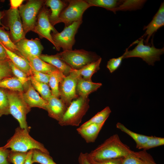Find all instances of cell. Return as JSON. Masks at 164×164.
I'll return each instance as SVG.
<instances>
[{
  "label": "cell",
  "instance_id": "cell-1",
  "mask_svg": "<svg viewBox=\"0 0 164 164\" xmlns=\"http://www.w3.org/2000/svg\"><path fill=\"white\" fill-rule=\"evenodd\" d=\"M132 150L123 143L117 134L111 136L89 153L88 155L96 161L123 158L131 153Z\"/></svg>",
  "mask_w": 164,
  "mask_h": 164
},
{
  "label": "cell",
  "instance_id": "cell-2",
  "mask_svg": "<svg viewBox=\"0 0 164 164\" xmlns=\"http://www.w3.org/2000/svg\"><path fill=\"white\" fill-rule=\"evenodd\" d=\"M30 129L16 128L13 135L7 141L3 147L10 148L12 151L26 152L36 149L50 154L48 150L41 143L36 140L29 134Z\"/></svg>",
  "mask_w": 164,
  "mask_h": 164
},
{
  "label": "cell",
  "instance_id": "cell-3",
  "mask_svg": "<svg viewBox=\"0 0 164 164\" xmlns=\"http://www.w3.org/2000/svg\"><path fill=\"white\" fill-rule=\"evenodd\" d=\"M88 97H79L72 101L58 124L61 126H78L89 109Z\"/></svg>",
  "mask_w": 164,
  "mask_h": 164
},
{
  "label": "cell",
  "instance_id": "cell-4",
  "mask_svg": "<svg viewBox=\"0 0 164 164\" xmlns=\"http://www.w3.org/2000/svg\"><path fill=\"white\" fill-rule=\"evenodd\" d=\"M72 69L79 70L101 57L94 52L83 49L63 51L56 54Z\"/></svg>",
  "mask_w": 164,
  "mask_h": 164
},
{
  "label": "cell",
  "instance_id": "cell-5",
  "mask_svg": "<svg viewBox=\"0 0 164 164\" xmlns=\"http://www.w3.org/2000/svg\"><path fill=\"white\" fill-rule=\"evenodd\" d=\"M7 91L10 114L17 120L21 128L30 129L26 119V115L31 108L24 101L23 92L9 90Z\"/></svg>",
  "mask_w": 164,
  "mask_h": 164
},
{
  "label": "cell",
  "instance_id": "cell-6",
  "mask_svg": "<svg viewBox=\"0 0 164 164\" xmlns=\"http://www.w3.org/2000/svg\"><path fill=\"white\" fill-rule=\"evenodd\" d=\"M140 40H136L134 44H137V46L132 50H128L126 49L123 54V59L132 57H138L142 58L149 65L153 66L154 63L160 60V56L164 52V47L161 49L156 48L154 46L152 40L151 46L144 45V39L140 38Z\"/></svg>",
  "mask_w": 164,
  "mask_h": 164
},
{
  "label": "cell",
  "instance_id": "cell-7",
  "mask_svg": "<svg viewBox=\"0 0 164 164\" xmlns=\"http://www.w3.org/2000/svg\"><path fill=\"white\" fill-rule=\"evenodd\" d=\"M45 1L30 0L22 4L18 9L25 35L34 29L36 25L37 15Z\"/></svg>",
  "mask_w": 164,
  "mask_h": 164
},
{
  "label": "cell",
  "instance_id": "cell-8",
  "mask_svg": "<svg viewBox=\"0 0 164 164\" xmlns=\"http://www.w3.org/2000/svg\"><path fill=\"white\" fill-rule=\"evenodd\" d=\"M67 6L61 12L58 23L63 22L67 27L73 22L82 19L84 13L91 5L84 0H67Z\"/></svg>",
  "mask_w": 164,
  "mask_h": 164
},
{
  "label": "cell",
  "instance_id": "cell-9",
  "mask_svg": "<svg viewBox=\"0 0 164 164\" xmlns=\"http://www.w3.org/2000/svg\"><path fill=\"white\" fill-rule=\"evenodd\" d=\"M82 22V19L74 22L69 26L65 27L61 32L51 33L57 50L59 51L60 48L63 51L72 50L75 42V35Z\"/></svg>",
  "mask_w": 164,
  "mask_h": 164
},
{
  "label": "cell",
  "instance_id": "cell-10",
  "mask_svg": "<svg viewBox=\"0 0 164 164\" xmlns=\"http://www.w3.org/2000/svg\"><path fill=\"white\" fill-rule=\"evenodd\" d=\"M79 76L76 70L72 69L68 75L64 77L60 83V97L68 107L73 100L79 97L76 87Z\"/></svg>",
  "mask_w": 164,
  "mask_h": 164
},
{
  "label": "cell",
  "instance_id": "cell-11",
  "mask_svg": "<svg viewBox=\"0 0 164 164\" xmlns=\"http://www.w3.org/2000/svg\"><path fill=\"white\" fill-rule=\"evenodd\" d=\"M50 10L45 6L38 15L37 23L32 31L38 34L41 38H45L50 42L56 48L51 35V32L55 33L58 32L51 23L49 19Z\"/></svg>",
  "mask_w": 164,
  "mask_h": 164
},
{
  "label": "cell",
  "instance_id": "cell-12",
  "mask_svg": "<svg viewBox=\"0 0 164 164\" xmlns=\"http://www.w3.org/2000/svg\"><path fill=\"white\" fill-rule=\"evenodd\" d=\"M7 15L12 41L15 43L26 38L19 12L18 9L10 8L7 11Z\"/></svg>",
  "mask_w": 164,
  "mask_h": 164
},
{
  "label": "cell",
  "instance_id": "cell-13",
  "mask_svg": "<svg viewBox=\"0 0 164 164\" xmlns=\"http://www.w3.org/2000/svg\"><path fill=\"white\" fill-rule=\"evenodd\" d=\"M15 44L18 49L15 53L22 56H30L39 57L43 50V46L38 38L29 39L25 38Z\"/></svg>",
  "mask_w": 164,
  "mask_h": 164
},
{
  "label": "cell",
  "instance_id": "cell-14",
  "mask_svg": "<svg viewBox=\"0 0 164 164\" xmlns=\"http://www.w3.org/2000/svg\"><path fill=\"white\" fill-rule=\"evenodd\" d=\"M46 101V111L49 116L58 122L62 118L68 107L61 99L52 95Z\"/></svg>",
  "mask_w": 164,
  "mask_h": 164
},
{
  "label": "cell",
  "instance_id": "cell-15",
  "mask_svg": "<svg viewBox=\"0 0 164 164\" xmlns=\"http://www.w3.org/2000/svg\"><path fill=\"white\" fill-rule=\"evenodd\" d=\"M164 25V3H162L160 7L152 19L147 26H145L143 29L146 30L144 34L140 38L146 36L145 41L146 45H148V42L151 36L159 28Z\"/></svg>",
  "mask_w": 164,
  "mask_h": 164
},
{
  "label": "cell",
  "instance_id": "cell-16",
  "mask_svg": "<svg viewBox=\"0 0 164 164\" xmlns=\"http://www.w3.org/2000/svg\"><path fill=\"white\" fill-rule=\"evenodd\" d=\"M22 94L24 101L31 108L37 107L46 110L47 101L39 96L30 80L27 90L22 92Z\"/></svg>",
  "mask_w": 164,
  "mask_h": 164
},
{
  "label": "cell",
  "instance_id": "cell-17",
  "mask_svg": "<svg viewBox=\"0 0 164 164\" xmlns=\"http://www.w3.org/2000/svg\"><path fill=\"white\" fill-rule=\"evenodd\" d=\"M102 84L101 83H94L92 80L84 79L79 76L76 87V92L79 97H88L91 93L96 91Z\"/></svg>",
  "mask_w": 164,
  "mask_h": 164
},
{
  "label": "cell",
  "instance_id": "cell-18",
  "mask_svg": "<svg viewBox=\"0 0 164 164\" xmlns=\"http://www.w3.org/2000/svg\"><path fill=\"white\" fill-rule=\"evenodd\" d=\"M68 4L67 0H46L45 4L50 9L49 15L50 21L54 26L58 23L59 15L62 10L67 6Z\"/></svg>",
  "mask_w": 164,
  "mask_h": 164
},
{
  "label": "cell",
  "instance_id": "cell-19",
  "mask_svg": "<svg viewBox=\"0 0 164 164\" xmlns=\"http://www.w3.org/2000/svg\"><path fill=\"white\" fill-rule=\"evenodd\" d=\"M105 123L92 124L84 128H78L77 131L87 143H93L96 140Z\"/></svg>",
  "mask_w": 164,
  "mask_h": 164
},
{
  "label": "cell",
  "instance_id": "cell-20",
  "mask_svg": "<svg viewBox=\"0 0 164 164\" xmlns=\"http://www.w3.org/2000/svg\"><path fill=\"white\" fill-rule=\"evenodd\" d=\"M22 57L28 61L31 67L39 72L50 75L53 72L59 70L54 67L43 61L38 56H25Z\"/></svg>",
  "mask_w": 164,
  "mask_h": 164
},
{
  "label": "cell",
  "instance_id": "cell-21",
  "mask_svg": "<svg viewBox=\"0 0 164 164\" xmlns=\"http://www.w3.org/2000/svg\"><path fill=\"white\" fill-rule=\"evenodd\" d=\"M44 62L54 67L65 76L68 75L72 69L60 59L56 54L54 55L41 54L38 57Z\"/></svg>",
  "mask_w": 164,
  "mask_h": 164
},
{
  "label": "cell",
  "instance_id": "cell-22",
  "mask_svg": "<svg viewBox=\"0 0 164 164\" xmlns=\"http://www.w3.org/2000/svg\"><path fill=\"white\" fill-rule=\"evenodd\" d=\"M4 46L8 58L15 67L24 72L28 77H31L32 75L31 68L28 61L21 56Z\"/></svg>",
  "mask_w": 164,
  "mask_h": 164
},
{
  "label": "cell",
  "instance_id": "cell-23",
  "mask_svg": "<svg viewBox=\"0 0 164 164\" xmlns=\"http://www.w3.org/2000/svg\"><path fill=\"white\" fill-rule=\"evenodd\" d=\"M117 128L129 135L135 141L136 147L140 149L141 147L150 138L151 136L145 135L135 132L127 128L122 124L118 122L116 125Z\"/></svg>",
  "mask_w": 164,
  "mask_h": 164
},
{
  "label": "cell",
  "instance_id": "cell-24",
  "mask_svg": "<svg viewBox=\"0 0 164 164\" xmlns=\"http://www.w3.org/2000/svg\"><path fill=\"white\" fill-rule=\"evenodd\" d=\"M0 88L20 92H23L25 91L22 83L15 76L7 77L0 80Z\"/></svg>",
  "mask_w": 164,
  "mask_h": 164
},
{
  "label": "cell",
  "instance_id": "cell-25",
  "mask_svg": "<svg viewBox=\"0 0 164 164\" xmlns=\"http://www.w3.org/2000/svg\"><path fill=\"white\" fill-rule=\"evenodd\" d=\"M101 60L100 57L97 60L89 64L81 69L76 70L77 73L84 79L91 80L92 75L100 69V65Z\"/></svg>",
  "mask_w": 164,
  "mask_h": 164
},
{
  "label": "cell",
  "instance_id": "cell-26",
  "mask_svg": "<svg viewBox=\"0 0 164 164\" xmlns=\"http://www.w3.org/2000/svg\"><path fill=\"white\" fill-rule=\"evenodd\" d=\"M111 112L110 108L108 106L106 107L82 124L79 128H84L92 124H100L105 122Z\"/></svg>",
  "mask_w": 164,
  "mask_h": 164
},
{
  "label": "cell",
  "instance_id": "cell-27",
  "mask_svg": "<svg viewBox=\"0 0 164 164\" xmlns=\"http://www.w3.org/2000/svg\"><path fill=\"white\" fill-rule=\"evenodd\" d=\"M146 1L143 0H122L121 3L112 11L114 13L116 11H131L138 9L143 6Z\"/></svg>",
  "mask_w": 164,
  "mask_h": 164
},
{
  "label": "cell",
  "instance_id": "cell-28",
  "mask_svg": "<svg viewBox=\"0 0 164 164\" xmlns=\"http://www.w3.org/2000/svg\"><path fill=\"white\" fill-rule=\"evenodd\" d=\"M50 75L48 84L51 89L52 94L59 98V84L65 76L59 70L53 72Z\"/></svg>",
  "mask_w": 164,
  "mask_h": 164
},
{
  "label": "cell",
  "instance_id": "cell-29",
  "mask_svg": "<svg viewBox=\"0 0 164 164\" xmlns=\"http://www.w3.org/2000/svg\"><path fill=\"white\" fill-rule=\"evenodd\" d=\"M91 6H97L104 8L112 11L119 5L122 0H86Z\"/></svg>",
  "mask_w": 164,
  "mask_h": 164
},
{
  "label": "cell",
  "instance_id": "cell-30",
  "mask_svg": "<svg viewBox=\"0 0 164 164\" xmlns=\"http://www.w3.org/2000/svg\"><path fill=\"white\" fill-rule=\"evenodd\" d=\"M32 161V163L57 164L54 161L50 154L36 149H33Z\"/></svg>",
  "mask_w": 164,
  "mask_h": 164
},
{
  "label": "cell",
  "instance_id": "cell-31",
  "mask_svg": "<svg viewBox=\"0 0 164 164\" xmlns=\"http://www.w3.org/2000/svg\"><path fill=\"white\" fill-rule=\"evenodd\" d=\"M30 79L31 83L35 89L40 94L44 99L46 101L52 95L48 84L38 81L30 77Z\"/></svg>",
  "mask_w": 164,
  "mask_h": 164
},
{
  "label": "cell",
  "instance_id": "cell-32",
  "mask_svg": "<svg viewBox=\"0 0 164 164\" xmlns=\"http://www.w3.org/2000/svg\"><path fill=\"white\" fill-rule=\"evenodd\" d=\"M0 42L9 50L15 53L18 51L17 46L11 40L9 34L0 27Z\"/></svg>",
  "mask_w": 164,
  "mask_h": 164
},
{
  "label": "cell",
  "instance_id": "cell-33",
  "mask_svg": "<svg viewBox=\"0 0 164 164\" xmlns=\"http://www.w3.org/2000/svg\"><path fill=\"white\" fill-rule=\"evenodd\" d=\"M9 63L13 75L21 82L25 91L28 88L29 82L30 80L29 77H28L24 72L15 67L10 60Z\"/></svg>",
  "mask_w": 164,
  "mask_h": 164
},
{
  "label": "cell",
  "instance_id": "cell-34",
  "mask_svg": "<svg viewBox=\"0 0 164 164\" xmlns=\"http://www.w3.org/2000/svg\"><path fill=\"white\" fill-rule=\"evenodd\" d=\"M10 114L7 91L0 88V117Z\"/></svg>",
  "mask_w": 164,
  "mask_h": 164
},
{
  "label": "cell",
  "instance_id": "cell-35",
  "mask_svg": "<svg viewBox=\"0 0 164 164\" xmlns=\"http://www.w3.org/2000/svg\"><path fill=\"white\" fill-rule=\"evenodd\" d=\"M9 59H0V80L13 76Z\"/></svg>",
  "mask_w": 164,
  "mask_h": 164
},
{
  "label": "cell",
  "instance_id": "cell-36",
  "mask_svg": "<svg viewBox=\"0 0 164 164\" xmlns=\"http://www.w3.org/2000/svg\"><path fill=\"white\" fill-rule=\"evenodd\" d=\"M27 152L11 150L8 157V160L9 163L13 164H24Z\"/></svg>",
  "mask_w": 164,
  "mask_h": 164
},
{
  "label": "cell",
  "instance_id": "cell-37",
  "mask_svg": "<svg viewBox=\"0 0 164 164\" xmlns=\"http://www.w3.org/2000/svg\"><path fill=\"white\" fill-rule=\"evenodd\" d=\"M164 145V138L151 136L140 149L146 150Z\"/></svg>",
  "mask_w": 164,
  "mask_h": 164
},
{
  "label": "cell",
  "instance_id": "cell-38",
  "mask_svg": "<svg viewBox=\"0 0 164 164\" xmlns=\"http://www.w3.org/2000/svg\"><path fill=\"white\" fill-rule=\"evenodd\" d=\"M31 68L32 75L30 78L38 81L48 84L50 75L37 71L31 67Z\"/></svg>",
  "mask_w": 164,
  "mask_h": 164
},
{
  "label": "cell",
  "instance_id": "cell-39",
  "mask_svg": "<svg viewBox=\"0 0 164 164\" xmlns=\"http://www.w3.org/2000/svg\"><path fill=\"white\" fill-rule=\"evenodd\" d=\"M121 164H145L132 151V152L122 158Z\"/></svg>",
  "mask_w": 164,
  "mask_h": 164
},
{
  "label": "cell",
  "instance_id": "cell-40",
  "mask_svg": "<svg viewBox=\"0 0 164 164\" xmlns=\"http://www.w3.org/2000/svg\"><path fill=\"white\" fill-rule=\"evenodd\" d=\"M123 59V56L122 55L118 58L110 59L107 63V67L111 73H112L120 67Z\"/></svg>",
  "mask_w": 164,
  "mask_h": 164
},
{
  "label": "cell",
  "instance_id": "cell-41",
  "mask_svg": "<svg viewBox=\"0 0 164 164\" xmlns=\"http://www.w3.org/2000/svg\"><path fill=\"white\" fill-rule=\"evenodd\" d=\"M135 154L141 159L145 164H156L154 161L151 155L147 152L146 150L135 152Z\"/></svg>",
  "mask_w": 164,
  "mask_h": 164
},
{
  "label": "cell",
  "instance_id": "cell-42",
  "mask_svg": "<svg viewBox=\"0 0 164 164\" xmlns=\"http://www.w3.org/2000/svg\"><path fill=\"white\" fill-rule=\"evenodd\" d=\"M87 157L89 161L92 164H121V162L123 158L108 159L101 161L95 160L90 157L86 153Z\"/></svg>",
  "mask_w": 164,
  "mask_h": 164
},
{
  "label": "cell",
  "instance_id": "cell-43",
  "mask_svg": "<svg viewBox=\"0 0 164 164\" xmlns=\"http://www.w3.org/2000/svg\"><path fill=\"white\" fill-rule=\"evenodd\" d=\"M10 151L3 147H0V164H10L7 159Z\"/></svg>",
  "mask_w": 164,
  "mask_h": 164
},
{
  "label": "cell",
  "instance_id": "cell-44",
  "mask_svg": "<svg viewBox=\"0 0 164 164\" xmlns=\"http://www.w3.org/2000/svg\"><path fill=\"white\" fill-rule=\"evenodd\" d=\"M78 162L79 164H92L88 160L86 153H84L81 152L78 158Z\"/></svg>",
  "mask_w": 164,
  "mask_h": 164
},
{
  "label": "cell",
  "instance_id": "cell-45",
  "mask_svg": "<svg viewBox=\"0 0 164 164\" xmlns=\"http://www.w3.org/2000/svg\"><path fill=\"white\" fill-rule=\"evenodd\" d=\"M23 1V0H10V8L18 9V8L22 5Z\"/></svg>",
  "mask_w": 164,
  "mask_h": 164
},
{
  "label": "cell",
  "instance_id": "cell-46",
  "mask_svg": "<svg viewBox=\"0 0 164 164\" xmlns=\"http://www.w3.org/2000/svg\"><path fill=\"white\" fill-rule=\"evenodd\" d=\"M9 59L3 45L0 42V59Z\"/></svg>",
  "mask_w": 164,
  "mask_h": 164
},
{
  "label": "cell",
  "instance_id": "cell-47",
  "mask_svg": "<svg viewBox=\"0 0 164 164\" xmlns=\"http://www.w3.org/2000/svg\"><path fill=\"white\" fill-rule=\"evenodd\" d=\"M33 149L28 152L24 164H32V160Z\"/></svg>",
  "mask_w": 164,
  "mask_h": 164
},
{
  "label": "cell",
  "instance_id": "cell-48",
  "mask_svg": "<svg viewBox=\"0 0 164 164\" xmlns=\"http://www.w3.org/2000/svg\"><path fill=\"white\" fill-rule=\"evenodd\" d=\"M3 13L0 11V26H2L4 28L8 30L9 29L8 28L4 26L1 22V19L3 17Z\"/></svg>",
  "mask_w": 164,
  "mask_h": 164
}]
</instances>
